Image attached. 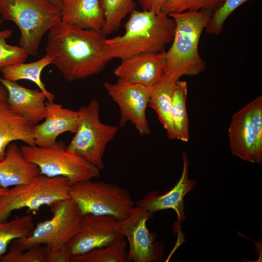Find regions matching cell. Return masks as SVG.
<instances>
[{
	"label": "cell",
	"instance_id": "24",
	"mask_svg": "<svg viewBox=\"0 0 262 262\" xmlns=\"http://www.w3.org/2000/svg\"><path fill=\"white\" fill-rule=\"evenodd\" d=\"M126 247L125 238L120 239L108 246L72 256L70 262H127L128 251Z\"/></svg>",
	"mask_w": 262,
	"mask_h": 262
},
{
	"label": "cell",
	"instance_id": "5",
	"mask_svg": "<svg viewBox=\"0 0 262 262\" xmlns=\"http://www.w3.org/2000/svg\"><path fill=\"white\" fill-rule=\"evenodd\" d=\"M20 147L25 159L38 166L40 174L65 177L71 185L98 178L100 175V170L85 159L68 152L63 141H57L49 147L27 144L22 145Z\"/></svg>",
	"mask_w": 262,
	"mask_h": 262
},
{
	"label": "cell",
	"instance_id": "29",
	"mask_svg": "<svg viewBox=\"0 0 262 262\" xmlns=\"http://www.w3.org/2000/svg\"><path fill=\"white\" fill-rule=\"evenodd\" d=\"M12 34V30L0 31V69L9 65L24 63L29 55L20 46L7 43V40Z\"/></svg>",
	"mask_w": 262,
	"mask_h": 262
},
{
	"label": "cell",
	"instance_id": "7",
	"mask_svg": "<svg viewBox=\"0 0 262 262\" xmlns=\"http://www.w3.org/2000/svg\"><path fill=\"white\" fill-rule=\"evenodd\" d=\"M70 197L83 215H110L119 220L127 217L134 206L127 189L92 179L71 185Z\"/></svg>",
	"mask_w": 262,
	"mask_h": 262
},
{
	"label": "cell",
	"instance_id": "25",
	"mask_svg": "<svg viewBox=\"0 0 262 262\" xmlns=\"http://www.w3.org/2000/svg\"><path fill=\"white\" fill-rule=\"evenodd\" d=\"M105 23L100 31L106 36L118 30L122 19L136 8L134 0H99Z\"/></svg>",
	"mask_w": 262,
	"mask_h": 262
},
{
	"label": "cell",
	"instance_id": "6",
	"mask_svg": "<svg viewBox=\"0 0 262 262\" xmlns=\"http://www.w3.org/2000/svg\"><path fill=\"white\" fill-rule=\"evenodd\" d=\"M70 187L65 177L39 174L30 183L8 188L7 193L0 197V222L8 220L16 210L27 208L37 211L44 205L70 198Z\"/></svg>",
	"mask_w": 262,
	"mask_h": 262
},
{
	"label": "cell",
	"instance_id": "35",
	"mask_svg": "<svg viewBox=\"0 0 262 262\" xmlns=\"http://www.w3.org/2000/svg\"><path fill=\"white\" fill-rule=\"evenodd\" d=\"M8 188H5L0 186V197L6 194L8 191Z\"/></svg>",
	"mask_w": 262,
	"mask_h": 262
},
{
	"label": "cell",
	"instance_id": "9",
	"mask_svg": "<svg viewBox=\"0 0 262 262\" xmlns=\"http://www.w3.org/2000/svg\"><path fill=\"white\" fill-rule=\"evenodd\" d=\"M52 217L39 223L28 236L16 239L23 250L36 245L67 244L80 230L84 215L71 198L49 206Z\"/></svg>",
	"mask_w": 262,
	"mask_h": 262
},
{
	"label": "cell",
	"instance_id": "11",
	"mask_svg": "<svg viewBox=\"0 0 262 262\" xmlns=\"http://www.w3.org/2000/svg\"><path fill=\"white\" fill-rule=\"evenodd\" d=\"M103 86L119 106L120 126L131 122L141 135L150 133L146 109L149 100V87L118 79L117 82H105Z\"/></svg>",
	"mask_w": 262,
	"mask_h": 262
},
{
	"label": "cell",
	"instance_id": "19",
	"mask_svg": "<svg viewBox=\"0 0 262 262\" xmlns=\"http://www.w3.org/2000/svg\"><path fill=\"white\" fill-rule=\"evenodd\" d=\"M40 174L39 168L27 161L16 143H10L7 147L5 156L0 161V186L9 188L15 185L31 182Z\"/></svg>",
	"mask_w": 262,
	"mask_h": 262
},
{
	"label": "cell",
	"instance_id": "28",
	"mask_svg": "<svg viewBox=\"0 0 262 262\" xmlns=\"http://www.w3.org/2000/svg\"><path fill=\"white\" fill-rule=\"evenodd\" d=\"M9 249L0 258L1 262H46L45 246H33L22 249L16 239L10 243Z\"/></svg>",
	"mask_w": 262,
	"mask_h": 262
},
{
	"label": "cell",
	"instance_id": "32",
	"mask_svg": "<svg viewBox=\"0 0 262 262\" xmlns=\"http://www.w3.org/2000/svg\"><path fill=\"white\" fill-rule=\"evenodd\" d=\"M46 262H70L72 253L67 244L45 246Z\"/></svg>",
	"mask_w": 262,
	"mask_h": 262
},
{
	"label": "cell",
	"instance_id": "3",
	"mask_svg": "<svg viewBox=\"0 0 262 262\" xmlns=\"http://www.w3.org/2000/svg\"><path fill=\"white\" fill-rule=\"evenodd\" d=\"M213 12L208 10L168 14L176 28L172 45L165 52L163 75L178 80L183 75L196 76L204 71L206 63L201 57L198 45Z\"/></svg>",
	"mask_w": 262,
	"mask_h": 262
},
{
	"label": "cell",
	"instance_id": "12",
	"mask_svg": "<svg viewBox=\"0 0 262 262\" xmlns=\"http://www.w3.org/2000/svg\"><path fill=\"white\" fill-rule=\"evenodd\" d=\"M125 238L120 220L110 215L84 214L80 230L68 243L72 255L84 254Z\"/></svg>",
	"mask_w": 262,
	"mask_h": 262
},
{
	"label": "cell",
	"instance_id": "18",
	"mask_svg": "<svg viewBox=\"0 0 262 262\" xmlns=\"http://www.w3.org/2000/svg\"><path fill=\"white\" fill-rule=\"evenodd\" d=\"M228 137L233 155L252 163L262 162V157L256 149L248 104L233 115L228 129Z\"/></svg>",
	"mask_w": 262,
	"mask_h": 262
},
{
	"label": "cell",
	"instance_id": "20",
	"mask_svg": "<svg viewBox=\"0 0 262 262\" xmlns=\"http://www.w3.org/2000/svg\"><path fill=\"white\" fill-rule=\"evenodd\" d=\"M61 22L78 28L100 31L104 16L99 0H61Z\"/></svg>",
	"mask_w": 262,
	"mask_h": 262
},
{
	"label": "cell",
	"instance_id": "17",
	"mask_svg": "<svg viewBox=\"0 0 262 262\" xmlns=\"http://www.w3.org/2000/svg\"><path fill=\"white\" fill-rule=\"evenodd\" d=\"M0 82L7 89L9 102L15 112L33 126L44 119L47 98L40 89H28L2 77Z\"/></svg>",
	"mask_w": 262,
	"mask_h": 262
},
{
	"label": "cell",
	"instance_id": "33",
	"mask_svg": "<svg viewBox=\"0 0 262 262\" xmlns=\"http://www.w3.org/2000/svg\"><path fill=\"white\" fill-rule=\"evenodd\" d=\"M143 10L159 13L163 5L168 0H137Z\"/></svg>",
	"mask_w": 262,
	"mask_h": 262
},
{
	"label": "cell",
	"instance_id": "27",
	"mask_svg": "<svg viewBox=\"0 0 262 262\" xmlns=\"http://www.w3.org/2000/svg\"><path fill=\"white\" fill-rule=\"evenodd\" d=\"M225 0H168L162 6L161 11L166 14L201 10H208L213 12L218 9Z\"/></svg>",
	"mask_w": 262,
	"mask_h": 262
},
{
	"label": "cell",
	"instance_id": "22",
	"mask_svg": "<svg viewBox=\"0 0 262 262\" xmlns=\"http://www.w3.org/2000/svg\"><path fill=\"white\" fill-rule=\"evenodd\" d=\"M50 64H51V60L46 54L33 62H24L5 66L0 69V72L2 78L10 81L26 80L34 82L44 93L47 101L52 102L54 101L55 96L46 89L41 78L42 70Z\"/></svg>",
	"mask_w": 262,
	"mask_h": 262
},
{
	"label": "cell",
	"instance_id": "13",
	"mask_svg": "<svg viewBox=\"0 0 262 262\" xmlns=\"http://www.w3.org/2000/svg\"><path fill=\"white\" fill-rule=\"evenodd\" d=\"M182 174L172 189L162 195L156 191H149L141 199L134 202V205L144 208L151 216L156 212L172 209L177 215L178 222L180 224L182 223L186 220L184 197L194 188L197 181L189 178V163L184 152L182 154Z\"/></svg>",
	"mask_w": 262,
	"mask_h": 262
},
{
	"label": "cell",
	"instance_id": "30",
	"mask_svg": "<svg viewBox=\"0 0 262 262\" xmlns=\"http://www.w3.org/2000/svg\"><path fill=\"white\" fill-rule=\"evenodd\" d=\"M251 0H225L223 4L213 12L205 28L208 34L218 35L221 33L228 17L237 8Z\"/></svg>",
	"mask_w": 262,
	"mask_h": 262
},
{
	"label": "cell",
	"instance_id": "21",
	"mask_svg": "<svg viewBox=\"0 0 262 262\" xmlns=\"http://www.w3.org/2000/svg\"><path fill=\"white\" fill-rule=\"evenodd\" d=\"M178 80L163 75L160 80L149 87L148 106L156 113L169 139H176L171 116L172 97Z\"/></svg>",
	"mask_w": 262,
	"mask_h": 262
},
{
	"label": "cell",
	"instance_id": "1",
	"mask_svg": "<svg viewBox=\"0 0 262 262\" xmlns=\"http://www.w3.org/2000/svg\"><path fill=\"white\" fill-rule=\"evenodd\" d=\"M100 31L82 29L61 21L48 31L46 55L68 82L98 74L112 60Z\"/></svg>",
	"mask_w": 262,
	"mask_h": 262
},
{
	"label": "cell",
	"instance_id": "36",
	"mask_svg": "<svg viewBox=\"0 0 262 262\" xmlns=\"http://www.w3.org/2000/svg\"><path fill=\"white\" fill-rule=\"evenodd\" d=\"M3 22V19H2L0 17V25H1V24H2Z\"/></svg>",
	"mask_w": 262,
	"mask_h": 262
},
{
	"label": "cell",
	"instance_id": "26",
	"mask_svg": "<svg viewBox=\"0 0 262 262\" xmlns=\"http://www.w3.org/2000/svg\"><path fill=\"white\" fill-rule=\"evenodd\" d=\"M34 227L33 217L30 214L16 215L10 221L0 222V260L12 241L28 236Z\"/></svg>",
	"mask_w": 262,
	"mask_h": 262
},
{
	"label": "cell",
	"instance_id": "10",
	"mask_svg": "<svg viewBox=\"0 0 262 262\" xmlns=\"http://www.w3.org/2000/svg\"><path fill=\"white\" fill-rule=\"evenodd\" d=\"M152 217L144 208L134 205L128 216L120 220L122 232L129 242L128 262H160L164 259V244L156 242V234L147 228V222Z\"/></svg>",
	"mask_w": 262,
	"mask_h": 262
},
{
	"label": "cell",
	"instance_id": "23",
	"mask_svg": "<svg viewBox=\"0 0 262 262\" xmlns=\"http://www.w3.org/2000/svg\"><path fill=\"white\" fill-rule=\"evenodd\" d=\"M188 87L185 81H177L173 94L171 116L175 138L187 142L189 139V122L186 108Z\"/></svg>",
	"mask_w": 262,
	"mask_h": 262
},
{
	"label": "cell",
	"instance_id": "15",
	"mask_svg": "<svg viewBox=\"0 0 262 262\" xmlns=\"http://www.w3.org/2000/svg\"><path fill=\"white\" fill-rule=\"evenodd\" d=\"M165 63V52L141 54L122 60L114 74L118 79L149 87L163 76Z\"/></svg>",
	"mask_w": 262,
	"mask_h": 262
},
{
	"label": "cell",
	"instance_id": "14",
	"mask_svg": "<svg viewBox=\"0 0 262 262\" xmlns=\"http://www.w3.org/2000/svg\"><path fill=\"white\" fill-rule=\"evenodd\" d=\"M44 121L33 126V137L35 146L49 147L57 141V137L66 132L75 133L78 128V111L63 107L54 101H46Z\"/></svg>",
	"mask_w": 262,
	"mask_h": 262
},
{
	"label": "cell",
	"instance_id": "31",
	"mask_svg": "<svg viewBox=\"0 0 262 262\" xmlns=\"http://www.w3.org/2000/svg\"><path fill=\"white\" fill-rule=\"evenodd\" d=\"M250 121L257 151L262 157V97L259 96L249 103Z\"/></svg>",
	"mask_w": 262,
	"mask_h": 262
},
{
	"label": "cell",
	"instance_id": "8",
	"mask_svg": "<svg viewBox=\"0 0 262 262\" xmlns=\"http://www.w3.org/2000/svg\"><path fill=\"white\" fill-rule=\"evenodd\" d=\"M78 111L80 115L78 128L66 150L102 170L104 168L102 159L106 147L116 135L118 127L101 122L99 104L96 99L91 100Z\"/></svg>",
	"mask_w": 262,
	"mask_h": 262
},
{
	"label": "cell",
	"instance_id": "4",
	"mask_svg": "<svg viewBox=\"0 0 262 262\" xmlns=\"http://www.w3.org/2000/svg\"><path fill=\"white\" fill-rule=\"evenodd\" d=\"M0 15L18 27L19 46L33 56L45 33L61 21V10L50 0H0Z\"/></svg>",
	"mask_w": 262,
	"mask_h": 262
},
{
	"label": "cell",
	"instance_id": "16",
	"mask_svg": "<svg viewBox=\"0 0 262 262\" xmlns=\"http://www.w3.org/2000/svg\"><path fill=\"white\" fill-rule=\"evenodd\" d=\"M33 126L13 110L7 89L0 82V161L5 156L7 146L12 142L20 141L35 146Z\"/></svg>",
	"mask_w": 262,
	"mask_h": 262
},
{
	"label": "cell",
	"instance_id": "34",
	"mask_svg": "<svg viewBox=\"0 0 262 262\" xmlns=\"http://www.w3.org/2000/svg\"><path fill=\"white\" fill-rule=\"evenodd\" d=\"M54 4L58 7L61 11L62 1L61 0H50Z\"/></svg>",
	"mask_w": 262,
	"mask_h": 262
},
{
	"label": "cell",
	"instance_id": "2",
	"mask_svg": "<svg viewBox=\"0 0 262 262\" xmlns=\"http://www.w3.org/2000/svg\"><path fill=\"white\" fill-rule=\"evenodd\" d=\"M122 35L107 39L112 58L121 61L146 53L165 52L172 42L175 31L174 20L162 11L135 10L124 25Z\"/></svg>",
	"mask_w": 262,
	"mask_h": 262
}]
</instances>
